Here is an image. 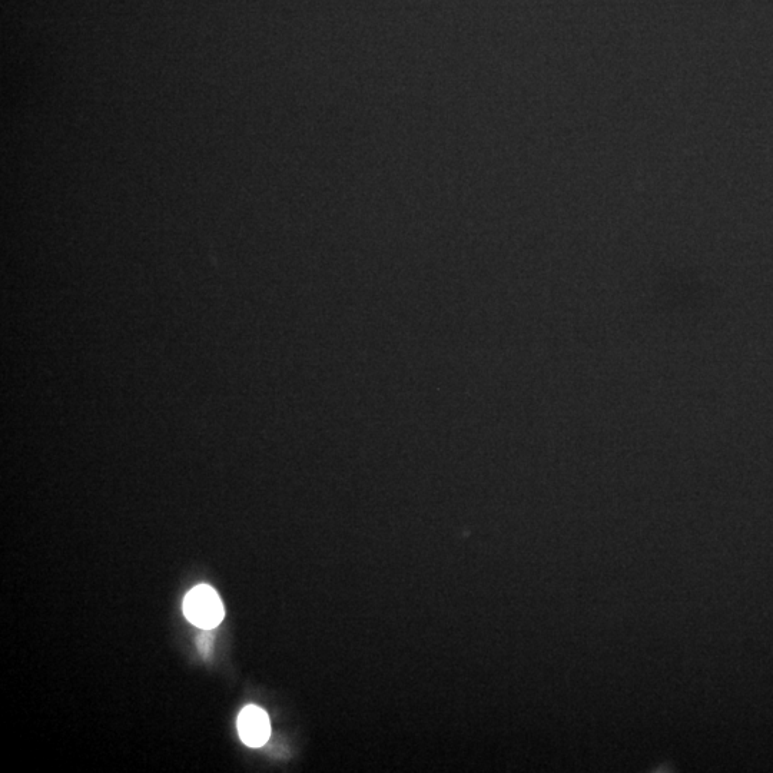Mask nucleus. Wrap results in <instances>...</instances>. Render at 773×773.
Masks as SVG:
<instances>
[{
  "label": "nucleus",
  "instance_id": "f03ea898",
  "mask_svg": "<svg viewBox=\"0 0 773 773\" xmlns=\"http://www.w3.org/2000/svg\"><path fill=\"white\" fill-rule=\"evenodd\" d=\"M238 733L241 741L251 748L265 745L271 736L270 718L258 706L250 705L242 709L238 716Z\"/></svg>",
  "mask_w": 773,
  "mask_h": 773
},
{
  "label": "nucleus",
  "instance_id": "f257e3e1",
  "mask_svg": "<svg viewBox=\"0 0 773 773\" xmlns=\"http://www.w3.org/2000/svg\"><path fill=\"white\" fill-rule=\"evenodd\" d=\"M184 615L199 629L211 630L220 625L225 610L220 596L211 586L199 585L185 597Z\"/></svg>",
  "mask_w": 773,
  "mask_h": 773
}]
</instances>
